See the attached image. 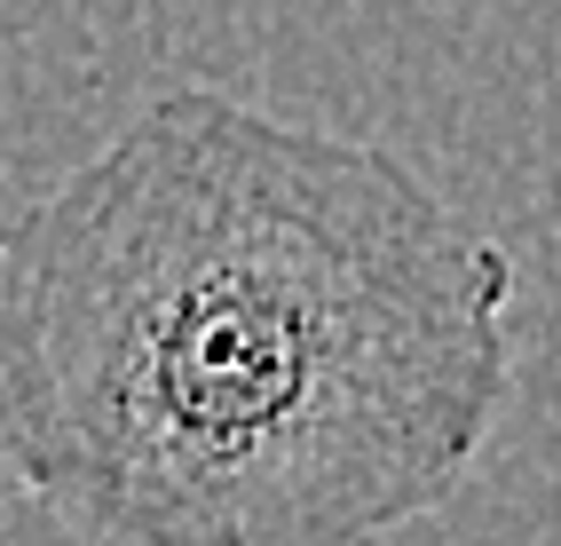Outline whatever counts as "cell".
<instances>
[{
    "label": "cell",
    "instance_id": "cell-2",
    "mask_svg": "<svg viewBox=\"0 0 561 546\" xmlns=\"http://www.w3.org/2000/svg\"><path fill=\"white\" fill-rule=\"evenodd\" d=\"M0 491H9V484H0Z\"/></svg>",
    "mask_w": 561,
    "mask_h": 546
},
{
    "label": "cell",
    "instance_id": "cell-1",
    "mask_svg": "<svg viewBox=\"0 0 561 546\" xmlns=\"http://www.w3.org/2000/svg\"><path fill=\"white\" fill-rule=\"evenodd\" d=\"M514 285L388 143L167 88L0 214V484L80 546H380L491 452Z\"/></svg>",
    "mask_w": 561,
    "mask_h": 546
}]
</instances>
